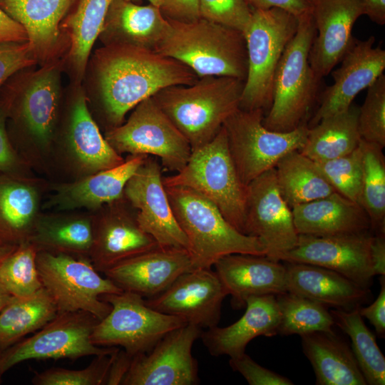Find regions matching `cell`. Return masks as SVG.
Masks as SVG:
<instances>
[{
  "label": "cell",
  "mask_w": 385,
  "mask_h": 385,
  "mask_svg": "<svg viewBox=\"0 0 385 385\" xmlns=\"http://www.w3.org/2000/svg\"><path fill=\"white\" fill-rule=\"evenodd\" d=\"M96 77L101 101L113 127L126 113L160 90L191 85L199 77L182 62L155 50L127 45H106L96 53Z\"/></svg>",
  "instance_id": "obj_1"
},
{
  "label": "cell",
  "mask_w": 385,
  "mask_h": 385,
  "mask_svg": "<svg viewBox=\"0 0 385 385\" xmlns=\"http://www.w3.org/2000/svg\"><path fill=\"white\" fill-rule=\"evenodd\" d=\"M244 83L233 77L205 76L191 85L164 88L152 98L193 150L212 140L240 108Z\"/></svg>",
  "instance_id": "obj_2"
},
{
  "label": "cell",
  "mask_w": 385,
  "mask_h": 385,
  "mask_svg": "<svg viewBox=\"0 0 385 385\" xmlns=\"http://www.w3.org/2000/svg\"><path fill=\"white\" fill-rule=\"evenodd\" d=\"M168 21L155 51L182 62L199 78L222 76L245 81L248 63L243 33L203 19Z\"/></svg>",
  "instance_id": "obj_3"
},
{
  "label": "cell",
  "mask_w": 385,
  "mask_h": 385,
  "mask_svg": "<svg viewBox=\"0 0 385 385\" xmlns=\"http://www.w3.org/2000/svg\"><path fill=\"white\" fill-rule=\"evenodd\" d=\"M174 216L188 241L192 268H211L221 257L235 253L266 255L255 237L235 228L218 208L197 191L165 187Z\"/></svg>",
  "instance_id": "obj_4"
},
{
  "label": "cell",
  "mask_w": 385,
  "mask_h": 385,
  "mask_svg": "<svg viewBox=\"0 0 385 385\" xmlns=\"http://www.w3.org/2000/svg\"><path fill=\"white\" fill-rule=\"evenodd\" d=\"M163 183L165 187H186L197 191L245 234L247 185L239 176L223 126L212 140L192 150L180 171L163 178Z\"/></svg>",
  "instance_id": "obj_5"
},
{
  "label": "cell",
  "mask_w": 385,
  "mask_h": 385,
  "mask_svg": "<svg viewBox=\"0 0 385 385\" xmlns=\"http://www.w3.org/2000/svg\"><path fill=\"white\" fill-rule=\"evenodd\" d=\"M315 35L311 13L298 17L297 32L285 48L274 73L272 105L262 121L267 129L287 132L304 124L320 82L309 62Z\"/></svg>",
  "instance_id": "obj_6"
},
{
  "label": "cell",
  "mask_w": 385,
  "mask_h": 385,
  "mask_svg": "<svg viewBox=\"0 0 385 385\" xmlns=\"http://www.w3.org/2000/svg\"><path fill=\"white\" fill-rule=\"evenodd\" d=\"M297 27L298 18L283 9H252L250 21L243 33L248 66L240 108H270L277 67Z\"/></svg>",
  "instance_id": "obj_7"
},
{
  "label": "cell",
  "mask_w": 385,
  "mask_h": 385,
  "mask_svg": "<svg viewBox=\"0 0 385 385\" xmlns=\"http://www.w3.org/2000/svg\"><path fill=\"white\" fill-rule=\"evenodd\" d=\"M36 263L43 287L58 313L83 311L101 320L111 309L101 297L123 292L110 279L102 277L85 257L38 251Z\"/></svg>",
  "instance_id": "obj_8"
},
{
  "label": "cell",
  "mask_w": 385,
  "mask_h": 385,
  "mask_svg": "<svg viewBox=\"0 0 385 385\" xmlns=\"http://www.w3.org/2000/svg\"><path fill=\"white\" fill-rule=\"evenodd\" d=\"M263 118L262 109L239 108L223 125L232 158L246 185L274 168L287 153L299 150L307 138L306 124L291 131L279 132L265 128Z\"/></svg>",
  "instance_id": "obj_9"
},
{
  "label": "cell",
  "mask_w": 385,
  "mask_h": 385,
  "mask_svg": "<svg viewBox=\"0 0 385 385\" xmlns=\"http://www.w3.org/2000/svg\"><path fill=\"white\" fill-rule=\"evenodd\" d=\"M101 299L111 309L95 326L92 342L98 346H120L132 356L149 352L168 333L188 324L152 309L143 297L130 292L104 294Z\"/></svg>",
  "instance_id": "obj_10"
},
{
  "label": "cell",
  "mask_w": 385,
  "mask_h": 385,
  "mask_svg": "<svg viewBox=\"0 0 385 385\" xmlns=\"http://www.w3.org/2000/svg\"><path fill=\"white\" fill-rule=\"evenodd\" d=\"M98 322L94 315L83 311L57 313L31 337L0 354V374L27 360H73L115 353L119 348L98 346L92 342L91 334Z\"/></svg>",
  "instance_id": "obj_11"
},
{
  "label": "cell",
  "mask_w": 385,
  "mask_h": 385,
  "mask_svg": "<svg viewBox=\"0 0 385 385\" xmlns=\"http://www.w3.org/2000/svg\"><path fill=\"white\" fill-rule=\"evenodd\" d=\"M133 109L125 123L107 132L106 140L119 154L154 155L167 170L180 171L192 153L188 140L152 97Z\"/></svg>",
  "instance_id": "obj_12"
},
{
  "label": "cell",
  "mask_w": 385,
  "mask_h": 385,
  "mask_svg": "<svg viewBox=\"0 0 385 385\" xmlns=\"http://www.w3.org/2000/svg\"><path fill=\"white\" fill-rule=\"evenodd\" d=\"M186 324L165 335L147 353L133 356L123 385H195L198 364L192 348L202 332Z\"/></svg>",
  "instance_id": "obj_13"
},
{
  "label": "cell",
  "mask_w": 385,
  "mask_h": 385,
  "mask_svg": "<svg viewBox=\"0 0 385 385\" xmlns=\"http://www.w3.org/2000/svg\"><path fill=\"white\" fill-rule=\"evenodd\" d=\"M245 234L257 237L275 261L297 242L292 208L279 191L274 168L247 185Z\"/></svg>",
  "instance_id": "obj_14"
},
{
  "label": "cell",
  "mask_w": 385,
  "mask_h": 385,
  "mask_svg": "<svg viewBox=\"0 0 385 385\" xmlns=\"http://www.w3.org/2000/svg\"><path fill=\"white\" fill-rule=\"evenodd\" d=\"M374 233L314 236L299 235L296 245L279 261L320 266L370 288L374 276L370 248Z\"/></svg>",
  "instance_id": "obj_15"
},
{
  "label": "cell",
  "mask_w": 385,
  "mask_h": 385,
  "mask_svg": "<svg viewBox=\"0 0 385 385\" xmlns=\"http://www.w3.org/2000/svg\"><path fill=\"white\" fill-rule=\"evenodd\" d=\"M228 293L211 268H192L180 275L160 294L148 299L152 309L183 319L201 329L217 326Z\"/></svg>",
  "instance_id": "obj_16"
},
{
  "label": "cell",
  "mask_w": 385,
  "mask_h": 385,
  "mask_svg": "<svg viewBox=\"0 0 385 385\" xmlns=\"http://www.w3.org/2000/svg\"><path fill=\"white\" fill-rule=\"evenodd\" d=\"M124 195L137 210L140 227L159 247L183 248L188 241L179 226L163 183L160 165L149 155L126 183Z\"/></svg>",
  "instance_id": "obj_17"
},
{
  "label": "cell",
  "mask_w": 385,
  "mask_h": 385,
  "mask_svg": "<svg viewBox=\"0 0 385 385\" xmlns=\"http://www.w3.org/2000/svg\"><path fill=\"white\" fill-rule=\"evenodd\" d=\"M374 41L373 36L366 40L354 38L339 61L340 66L332 73L333 84L323 92L320 105L308 128L349 108L357 94L383 74L385 51L374 47Z\"/></svg>",
  "instance_id": "obj_18"
},
{
  "label": "cell",
  "mask_w": 385,
  "mask_h": 385,
  "mask_svg": "<svg viewBox=\"0 0 385 385\" xmlns=\"http://www.w3.org/2000/svg\"><path fill=\"white\" fill-rule=\"evenodd\" d=\"M191 269L187 250L158 247L120 262L103 273L123 291L148 299L162 293Z\"/></svg>",
  "instance_id": "obj_19"
},
{
  "label": "cell",
  "mask_w": 385,
  "mask_h": 385,
  "mask_svg": "<svg viewBox=\"0 0 385 385\" xmlns=\"http://www.w3.org/2000/svg\"><path fill=\"white\" fill-rule=\"evenodd\" d=\"M316 35L309 62L317 79L327 76L351 44L352 28L363 15L360 0H314L311 11Z\"/></svg>",
  "instance_id": "obj_20"
},
{
  "label": "cell",
  "mask_w": 385,
  "mask_h": 385,
  "mask_svg": "<svg viewBox=\"0 0 385 385\" xmlns=\"http://www.w3.org/2000/svg\"><path fill=\"white\" fill-rule=\"evenodd\" d=\"M266 255L235 253L220 258L213 266L235 309L245 307L252 296L287 292L285 266Z\"/></svg>",
  "instance_id": "obj_21"
},
{
  "label": "cell",
  "mask_w": 385,
  "mask_h": 385,
  "mask_svg": "<svg viewBox=\"0 0 385 385\" xmlns=\"http://www.w3.org/2000/svg\"><path fill=\"white\" fill-rule=\"evenodd\" d=\"M93 240L89 258L101 272L126 259L153 250L156 241L139 225L133 215L113 208L93 222Z\"/></svg>",
  "instance_id": "obj_22"
},
{
  "label": "cell",
  "mask_w": 385,
  "mask_h": 385,
  "mask_svg": "<svg viewBox=\"0 0 385 385\" xmlns=\"http://www.w3.org/2000/svg\"><path fill=\"white\" fill-rule=\"evenodd\" d=\"M245 307V314L235 323L202 332L200 338L212 356L237 357L245 353L247 345L253 339L278 334L280 313L275 295L250 297Z\"/></svg>",
  "instance_id": "obj_23"
},
{
  "label": "cell",
  "mask_w": 385,
  "mask_h": 385,
  "mask_svg": "<svg viewBox=\"0 0 385 385\" xmlns=\"http://www.w3.org/2000/svg\"><path fill=\"white\" fill-rule=\"evenodd\" d=\"M287 292L335 309L361 307L370 296L364 287L333 270L310 264L284 262Z\"/></svg>",
  "instance_id": "obj_24"
},
{
  "label": "cell",
  "mask_w": 385,
  "mask_h": 385,
  "mask_svg": "<svg viewBox=\"0 0 385 385\" xmlns=\"http://www.w3.org/2000/svg\"><path fill=\"white\" fill-rule=\"evenodd\" d=\"M299 235L334 236L371 230L365 210L337 192L292 207Z\"/></svg>",
  "instance_id": "obj_25"
},
{
  "label": "cell",
  "mask_w": 385,
  "mask_h": 385,
  "mask_svg": "<svg viewBox=\"0 0 385 385\" xmlns=\"http://www.w3.org/2000/svg\"><path fill=\"white\" fill-rule=\"evenodd\" d=\"M169 27L158 6L113 0L99 35L105 45L127 44L155 50Z\"/></svg>",
  "instance_id": "obj_26"
},
{
  "label": "cell",
  "mask_w": 385,
  "mask_h": 385,
  "mask_svg": "<svg viewBox=\"0 0 385 385\" xmlns=\"http://www.w3.org/2000/svg\"><path fill=\"white\" fill-rule=\"evenodd\" d=\"M317 385H366L351 346L334 332L300 335Z\"/></svg>",
  "instance_id": "obj_27"
},
{
  "label": "cell",
  "mask_w": 385,
  "mask_h": 385,
  "mask_svg": "<svg viewBox=\"0 0 385 385\" xmlns=\"http://www.w3.org/2000/svg\"><path fill=\"white\" fill-rule=\"evenodd\" d=\"M148 155H131L123 163L58 187L53 203L61 209L98 207L120 199L133 175Z\"/></svg>",
  "instance_id": "obj_28"
},
{
  "label": "cell",
  "mask_w": 385,
  "mask_h": 385,
  "mask_svg": "<svg viewBox=\"0 0 385 385\" xmlns=\"http://www.w3.org/2000/svg\"><path fill=\"white\" fill-rule=\"evenodd\" d=\"M75 0H0V8L25 29L29 48L38 59L55 50L59 24Z\"/></svg>",
  "instance_id": "obj_29"
},
{
  "label": "cell",
  "mask_w": 385,
  "mask_h": 385,
  "mask_svg": "<svg viewBox=\"0 0 385 385\" xmlns=\"http://www.w3.org/2000/svg\"><path fill=\"white\" fill-rule=\"evenodd\" d=\"M60 78L56 66H47L29 80L19 102L21 116L32 136L47 145L52 136L59 101Z\"/></svg>",
  "instance_id": "obj_30"
},
{
  "label": "cell",
  "mask_w": 385,
  "mask_h": 385,
  "mask_svg": "<svg viewBox=\"0 0 385 385\" xmlns=\"http://www.w3.org/2000/svg\"><path fill=\"white\" fill-rule=\"evenodd\" d=\"M37 209L38 195L32 186L9 175L0 176V245L29 241Z\"/></svg>",
  "instance_id": "obj_31"
},
{
  "label": "cell",
  "mask_w": 385,
  "mask_h": 385,
  "mask_svg": "<svg viewBox=\"0 0 385 385\" xmlns=\"http://www.w3.org/2000/svg\"><path fill=\"white\" fill-rule=\"evenodd\" d=\"M359 106L321 120L308 128L305 143L299 151L316 163L346 155L359 146L361 138L358 128Z\"/></svg>",
  "instance_id": "obj_32"
},
{
  "label": "cell",
  "mask_w": 385,
  "mask_h": 385,
  "mask_svg": "<svg viewBox=\"0 0 385 385\" xmlns=\"http://www.w3.org/2000/svg\"><path fill=\"white\" fill-rule=\"evenodd\" d=\"M68 140L78 161L92 173L125 161L101 135L88 109L83 94L78 96L72 106Z\"/></svg>",
  "instance_id": "obj_33"
},
{
  "label": "cell",
  "mask_w": 385,
  "mask_h": 385,
  "mask_svg": "<svg viewBox=\"0 0 385 385\" xmlns=\"http://www.w3.org/2000/svg\"><path fill=\"white\" fill-rule=\"evenodd\" d=\"M274 169L279 191L291 208L336 192L317 163L299 150L283 156Z\"/></svg>",
  "instance_id": "obj_34"
},
{
  "label": "cell",
  "mask_w": 385,
  "mask_h": 385,
  "mask_svg": "<svg viewBox=\"0 0 385 385\" xmlns=\"http://www.w3.org/2000/svg\"><path fill=\"white\" fill-rule=\"evenodd\" d=\"M58 313L43 287L28 297H15L0 312V354L23 338L43 327Z\"/></svg>",
  "instance_id": "obj_35"
},
{
  "label": "cell",
  "mask_w": 385,
  "mask_h": 385,
  "mask_svg": "<svg viewBox=\"0 0 385 385\" xmlns=\"http://www.w3.org/2000/svg\"><path fill=\"white\" fill-rule=\"evenodd\" d=\"M93 221L83 217H38L29 238L38 251L90 255L93 245Z\"/></svg>",
  "instance_id": "obj_36"
},
{
  "label": "cell",
  "mask_w": 385,
  "mask_h": 385,
  "mask_svg": "<svg viewBox=\"0 0 385 385\" xmlns=\"http://www.w3.org/2000/svg\"><path fill=\"white\" fill-rule=\"evenodd\" d=\"M359 307L351 310L332 309L329 312L334 324L347 334L351 350L366 384H385V357L374 334L365 324Z\"/></svg>",
  "instance_id": "obj_37"
},
{
  "label": "cell",
  "mask_w": 385,
  "mask_h": 385,
  "mask_svg": "<svg viewBox=\"0 0 385 385\" xmlns=\"http://www.w3.org/2000/svg\"><path fill=\"white\" fill-rule=\"evenodd\" d=\"M113 0H78L76 9L63 21L71 38L70 59L79 76L87 65L93 45L99 36Z\"/></svg>",
  "instance_id": "obj_38"
},
{
  "label": "cell",
  "mask_w": 385,
  "mask_h": 385,
  "mask_svg": "<svg viewBox=\"0 0 385 385\" xmlns=\"http://www.w3.org/2000/svg\"><path fill=\"white\" fill-rule=\"evenodd\" d=\"M361 185L359 204L366 212L372 232H385V157L383 147L361 139Z\"/></svg>",
  "instance_id": "obj_39"
},
{
  "label": "cell",
  "mask_w": 385,
  "mask_h": 385,
  "mask_svg": "<svg viewBox=\"0 0 385 385\" xmlns=\"http://www.w3.org/2000/svg\"><path fill=\"white\" fill-rule=\"evenodd\" d=\"M275 299L280 313L278 334L334 332V321L327 306L289 292L275 295Z\"/></svg>",
  "instance_id": "obj_40"
},
{
  "label": "cell",
  "mask_w": 385,
  "mask_h": 385,
  "mask_svg": "<svg viewBox=\"0 0 385 385\" xmlns=\"http://www.w3.org/2000/svg\"><path fill=\"white\" fill-rule=\"evenodd\" d=\"M38 252L32 242L26 241L0 264V282L13 297H28L43 288L36 263Z\"/></svg>",
  "instance_id": "obj_41"
},
{
  "label": "cell",
  "mask_w": 385,
  "mask_h": 385,
  "mask_svg": "<svg viewBox=\"0 0 385 385\" xmlns=\"http://www.w3.org/2000/svg\"><path fill=\"white\" fill-rule=\"evenodd\" d=\"M95 356L84 369L53 367L36 371L31 379L34 385H105L115 354Z\"/></svg>",
  "instance_id": "obj_42"
},
{
  "label": "cell",
  "mask_w": 385,
  "mask_h": 385,
  "mask_svg": "<svg viewBox=\"0 0 385 385\" xmlns=\"http://www.w3.org/2000/svg\"><path fill=\"white\" fill-rule=\"evenodd\" d=\"M317 163L336 192L359 203L361 185V158L359 145L354 151L346 155Z\"/></svg>",
  "instance_id": "obj_43"
},
{
  "label": "cell",
  "mask_w": 385,
  "mask_h": 385,
  "mask_svg": "<svg viewBox=\"0 0 385 385\" xmlns=\"http://www.w3.org/2000/svg\"><path fill=\"white\" fill-rule=\"evenodd\" d=\"M359 107L358 128L362 140L385 146V75L370 86Z\"/></svg>",
  "instance_id": "obj_44"
},
{
  "label": "cell",
  "mask_w": 385,
  "mask_h": 385,
  "mask_svg": "<svg viewBox=\"0 0 385 385\" xmlns=\"http://www.w3.org/2000/svg\"><path fill=\"white\" fill-rule=\"evenodd\" d=\"M200 18L244 33L252 14L246 0H200Z\"/></svg>",
  "instance_id": "obj_45"
},
{
  "label": "cell",
  "mask_w": 385,
  "mask_h": 385,
  "mask_svg": "<svg viewBox=\"0 0 385 385\" xmlns=\"http://www.w3.org/2000/svg\"><path fill=\"white\" fill-rule=\"evenodd\" d=\"M36 61L27 41L0 43V89L11 76Z\"/></svg>",
  "instance_id": "obj_46"
},
{
  "label": "cell",
  "mask_w": 385,
  "mask_h": 385,
  "mask_svg": "<svg viewBox=\"0 0 385 385\" xmlns=\"http://www.w3.org/2000/svg\"><path fill=\"white\" fill-rule=\"evenodd\" d=\"M229 364L233 371L239 372L250 385H292L291 380L267 369L245 353L230 358Z\"/></svg>",
  "instance_id": "obj_47"
},
{
  "label": "cell",
  "mask_w": 385,
  "mask_h": 385,
  "mask_svg": "<svg viewBox=\"0 0 385 385\" xmlns=\"http://www.w3.org/2000/svg\"><path fill=\"white\" fill-rule=\"evenodd\" d=\"M158 7L170 21L190 23L201 19L200 0H158Z\"/></svg>",
  "instance_id": "obj_48"
},
{
  "label": "cell",
  "mask_w": 385,
  "mask_h": 385,
  "mask_svg": "<svg viewBox=\"0 0 385 385\" xmlns=\"http://www.w3.org/2000/svg\"><path fill=\"white\" fill-rule=\"evenodd\" d=\"M252 9H283L296 17L311 13L314 0H246Z\"/></svg>",
  "instance_id": "obj_49"
},
{
  "label": "cell",
  "mask_w": 385,
  "mask_h": 385,
  "mask_svg": "<svg viewBox=\"0 0 385 385\" xmlns=\"http://www.w3.org/2000/svg\"><path fill=\"white\" fill-rule=\"evenodd\" d=\"M380 292L376 300L369 306L359 307L362 317L366 318L374 326L379 337L385 336V275L380 277Z\"/></svg>",
  "instance_id": "obj_50"
},
{
  "label": "cell",
  "mask_w": 385,
  "mask_h": 385,
  "mask_svg": "<svg viewBox=\"0 0 385 385\" xmlns=\"http://www.w3.org/2000/svg\"><path fill=\"white\" fill-rule=\"evenodd\" d=\"M6 113L5 108L0 107V173H9L17 168L19 160L6 131Z\"/></svg>",
  "instance_id": "obj_51"
},
{
  "label": "cell",
  "mask_w": 385,
  "mask_h": 385,
  "mask_svg": "<svg viewBox=\"0 0 385 385\" xmlns=\"http://www.w3.org/2000/svg\"><path fill=\"white\" fill-rule=\"evenodd\" d=\"M28 41L24 27L0 8V43Z\"/></svg>",
  "instance_id": "obj_52"
},
{
  "label": "cell",
  "mask_w": 385,
  "mask_h": 385,
  "mask_svg": "<svg viewBox=\"0 0 385 385\" xmlns=\"http://www.w3.org/2000/svg\"><path fill=\"white\" fill-rule=\"evenodd\" d=\"M133 356L120 349L115 354L113 361L111 364L106 385H118L122 384L125 376Z\"/></svg>",
  "instance_id": "obj_53"
},
{
  "label": "cell",
  "mask_w": 385,
  "mask_h": 385,
  "mask_svg": "<svg viewBox=\"0 0 385 385\" xmlns=\"http://www.w3.org/2000/svg\"><path fill=\"white\" fill-rule=\"evenodd\" d=\"M370 254L374 275H385V232L374 234Z\"/></svg>",
  "instance_id": "obj_54"
},
{
  "label": "cell",
  "mask_w": 385,
  "mask_h": 385,
  "mask_svg": "<svg viewBox=\"0 0 385 385\" xmlns=\"http://www.w3.org/2000/svg\"><path fill=\"white\" fill-rule=\"evenodd\" d=\"M363 15H366L373 22L385 24V0H360Z\"/></svg>",
  "instance_id": "obj_55"
},
{
  "label": "cell",
  "mask_w": 385,
  "mask_h": 385,
  "mask_svg": "<svg viewBox=\"0 0 385 385\" xmlns=\"http://www.w3.org/2000/svg\"><path fill=\"white\" fill-rule=\"evenodd\" d=\"M14 297L0 282V312L11 302Z\"/></svg>",
  "instance_id": "obj_56"
},
{
  "label": "cell",
  "mask_w": 385,
  "mask_h": 385,
  "mask_svg": "<svg viewBox=\"0 0 385 385\" xmlns=\"http://www.w3.org/2000/svg\"><path fill=\"white\" fill-rule=\"evenodd\" d=\"M18 245H0V264Z\"/></svg>",
  "instance_id": "obj_57"
},
{
  "label": "cell",
  "mask_w": 385,
  "mask_h": 385,
  "mask_svg": "<svg viewBox=\"0 0 385 385\" xmlns=\"http://www.w3.org/2000/svg\"><path fill=\"white\" fill-rule=\"evenodd\" d=\"M127 1H133V0H127ZM148 1L150 2V4H151L154 5V6H158V0H148Z\"/></svg>",
  "instance_id": "obj_58"
},
{
  "label": "cell",
  "mask_w": 385,
  "mask_h": 385,
  "mask_svg": "<svg viewBox=\"0 0 385 385\" xmlns=\"http://www.w3.org/2000/svg\"><path fill=\"white\" fill-rule=\"evenodd\" d=\"M1 378H2V375H1V374H0V384H1V382H2V379H1Z\"/></svg>",
  "instance_id": "obj_59"
}]
</instances>
